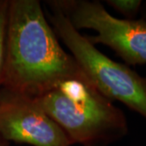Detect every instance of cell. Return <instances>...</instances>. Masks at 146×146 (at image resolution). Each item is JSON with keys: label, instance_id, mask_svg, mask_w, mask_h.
<instances>
[{"label": "cell", "instance_id": "cell-1", "mask_svg": "<svg viewBox=\"0 0 146 146\" xmlns=\"http://www.w3.org/2000/svg\"><path fill=\"white\" fill-rule=\"evenodd\" d=\"M89 81L60 46L37 0H10L8 37L1 87L38 98L63 81Z\"/></svg>", "mask_w": 146, "mask_h": 146}, {"label": "cell", "instance_id": "cell-2", "mask_svg": "<svg viewBox=\"0 0 146 146\" xmlns=\"http://www.w3.org/2000/svg\"><path fill=\"white\" fill-rule=\"evenodd\" d=\"M35 98L72 145L108 146L128 133L123 111L89 81L66 80Z\"/></svg>", "mask_w": 146, "mask_h": 146}, {"label": "cell", "instance_id": "cell-3", "mask_svg": "<svg viewBox=\"0 0 146 146\" xmlns=\"http://www.w3.org/2000/svg\"><path fill=\"white\" fill-rule=\"evenodd\" d=\"M46 18L84 74L102 95L118 101L146 119V77L98 50L59 11L50 8Z\"/></svg>", "mask_w": 146, "mask_h": 146}, {"label": "cell", "instance_id": "cell-4", "mask_svg": "<svg viewBox=\"0 0 146 146\" xmlns=\"http://www.w3.org/2000/svg\"><path fill=\"white\" fill-rule=\"evenodd\" d=\"M49 8L63 13L76 30L97 33L89 41L110 47L128 65L146 64V22L119 19L110 15L98 1L50 0Z\"/></svg>", "mask_w": 146, "mask_h": 146}, {"label": "cell", "instance_id": "cell-5", "mask_svg": "<svg viewBox=\"0 0 146 146\" xmlns=\"http://www.w3.org/2000/svg\"><path fill=\"white\" fill-rule=\"evenodd\" d=\"M0 136L31 146H72L35 98L0 87Z\"/></svg>", "mask_w": 146, "mask_h": 146}, {"label": "cell", "instance_id": "cell-6", "mask_svg": "<svg viewBox=\"0 0 146 146\" xmlns=\"http://www.w3.org/2000/svg\"><path fill=\"white\" fill-rule=\"evenodd\" d=\"M9 7L10 0H0V87L2 84L7 57Z\"/></svg>", "mask_w": 146, "mask_h": 146}, {"label": "cell", "instance_id": "cell-7", "mask_svg": "<svg viewBox=\"0 0 146 146\" xmlns=\"http://www.w3.org/2000/svg\"><path fill=\"white\" fill-rule=\"evenodd\" d=\"M106 3L122 16L125 20H136L140 14L142 1L141 0H106Z\"/></svg>", "mask_w": 146, "mask_h": 146}, {"label": "cell", "instance_id": "cell-8", "mask_svg": "<svg viewBox=\"0 0 146 146\" xmlns=\"http://www.w3.org/2000/svg\"><path fill=\"white\" fill-rule=\"evenodd\" d=\"M140 15H141V21L146 22V1H142V4L140 10Z\"/></svg>", "mask_w": 146, "mask_h": 146}, {"label": "cell", "instance_id": "cell-9", "mask_svg": "<svg viewBox=\"0 0 146 146\" xmlns=\"http://www.w3.org/2000/svg\"><path fill=\"white\" fill-rule=\"evenodd\" d=\"M10 143L0 136V146H9Z\"/></svg>", "mask_w": 146, "mask_h": 146}, {"label": "cell", "instance_id": "cell-10", "mask_svg": "<svg viewBox=\"0 0 146 146\" xmlns=\"http://www.w3.org/2000/svg\"><path fill=\"white\" fill-rule=\"evenodd\" d=\"M94 146H103V145H94Z\"/></svg>", "mask_w": 146, "mask_h": 146}]
</instances>
